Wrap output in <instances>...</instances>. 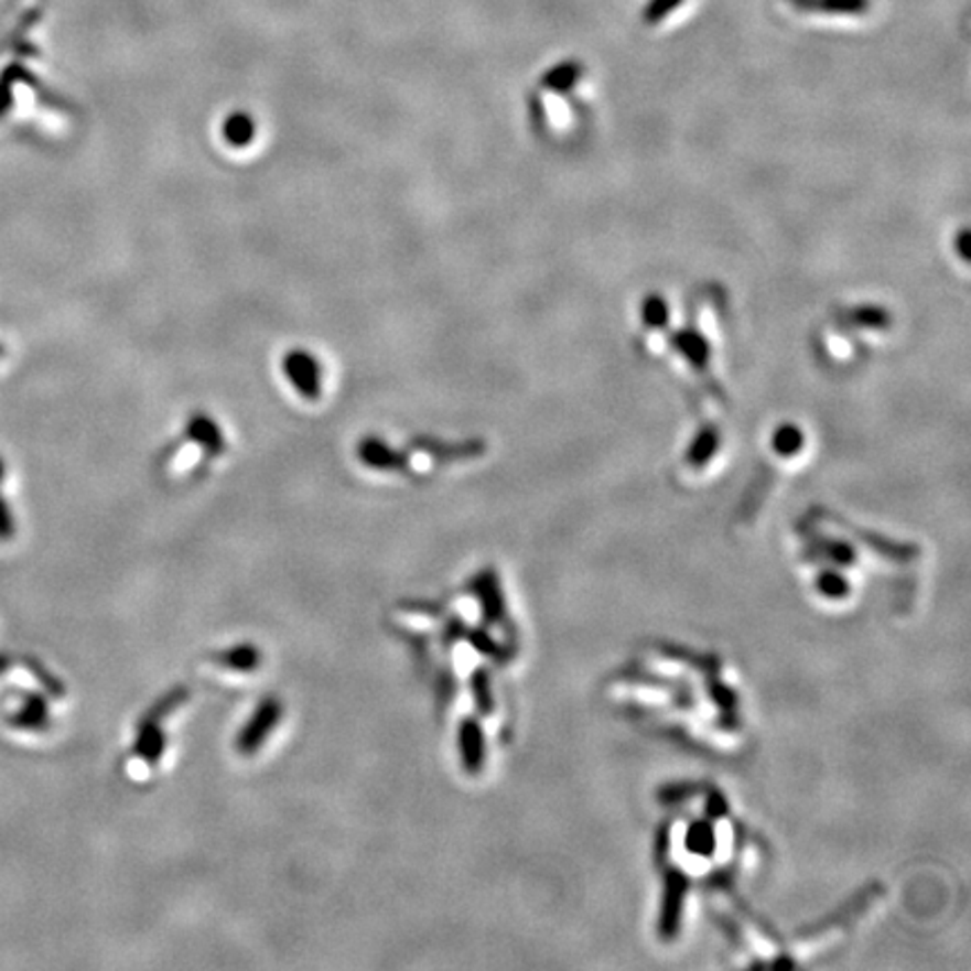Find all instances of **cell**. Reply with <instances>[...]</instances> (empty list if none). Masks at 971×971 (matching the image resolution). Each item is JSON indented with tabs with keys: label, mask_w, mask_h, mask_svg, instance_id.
I'll list each match as a JSON object with an SVG mask.
<instances>
[{
	"label": "cell",
	"mask_w": 971,
	"mask_h": 971,
	"mask_svg": "<svg viewBox=\"0 0 971 971\" xmlns=\"http://www.w3.org/2000/svg\"><path fill=\"white\" fill-rule=\"evenodd\" d=\"M726 324L729 295L724 285H698L681 311V322L675 326L663 356L668 369L687 385L693 401L713 412L726 406V391L720 376Z\"/></svg>",
	"instance_id": "1"
},
{
	"label": "cell",
	"mask_w": 971,
	"mask_h": 971,
	"mask_svg": "<svg viewBox=\"0 0 971 971\" xmlns=\"http://www.w3.org/2000/svg\"><path fill=\"white\" fill-rule=\"evenodd\" d=\"M895 331L893 313L882 304H845L817 328L814 347L823 363L848 369L866 360Z\"/></svg>",
	"instance_id": "2"
},
{
	"label": "cell",
	"mask_w": 971,
	"mask_h": 971,
	"mask_svg": "<svg viewBox=\"0 0 971 971\" xmlns=\"http://www.w3.org/2000/svg\"><path fill=\"white\" fill-rule=\"evenodd\" d=\"M585 66L579 60H564L551 66L529 95L531 125L547 140H564L574 136L587 112L581 95Z\"/></svg>",
	"instance_id": "3"
},
{
	"label": "cell",
	"mask_w": 971,
	"mask_h": 971,
	"mask_svg": "<svg viewBox=\"0 0 971 971\" xmlns=\"http://www.w3.org/2000/svg\"><path fill=\"white\" fill-rule=\"evenodd\" d=\"M675 331V317L670 302L661 293L644 295L639 304L637 347L650 360H663L668 342Z\"/></svg>",
	"instance_id": "4"
},
{
	"label": "cell",
	"mask_w": 971,
	"mask_h": 971,
	"mask_svg": "<svg viewBox=\"0 0 971 971\" xmlns=\"http://www.w3.org/2000/svg\"><path fill=\"white\" fill-rule=\"evenodd\" d=\"M722 450H724L722 423L718 419L704 417L698 423V428L687 445V452H683V456H681V471L693 473V475L709 471L722 456Z\"/></svg>",
	"instance_id": "5"
},
{
	"label": "cell",
	"mask_w": 971,
	"mask_h": 971,
	"mask_svg": "<svg viewBox=\"0 0 971 971\" xmlns=\"http://www.w3.org/2000/svg\"><path fill=\"white\" fill-rule=\"evenodd\" d=\"M281 713H283L281 702H279L277 698H266V700L259 704V709L255 711L252 720H250V722L244 726V731L239 733L237 749H239L241 754H246V756L255 754V752L263 745L266 737L277 729V724H279V720H281Z\"/></svg>",
	"instance_id": "6"
},
{
	"label": "cell",
	"mask_w": 971,
	"mask_h": 971,
	"mask_svg": "<svg viewBox=\"0 0 971 971\" xmlns=\"http://www.w3.org/2000/svg\"><path fill=\"white\" fill-rule=\"evenodd\" d=\"M798 14L812 17H864L871 10V0H787Z\"/></svg>",
	"instance_id": "7"
},
{
	"label": "cell",
	"mask_w": 971,
	"mask_h": 971,
	"mask_svg": "<svg viewBox=\"0 0 971 971\" xmlns=\"http://www.w3.org/2000/svg\"><path fill=\"white\" fill-rule=\"evenodd\" d=\"M285 374L291 376L295 387L306 393L309 398H317L320 393V369L313 356L295 352L285 356Z\"/></svg>",
	"instance_id": "8"
},
{
	"label": "cell",
	"mask_w": 971,
	"mask_h": 971,
	"mask_svg": "<svg viewBox=\"0 0 971 971\" xmlns=\"http://www.w3.org/2000/svg\"><path fill=\"white\" fill-rule=\"evenodd\" d=\"M484 731L477 720L466 718L460 729V752L466 772L477 774L484 765Z\"/></svg>",
	"instance_id": "9"
},
{
	"label": "cell",
	"mask_w": 971,
	"mask_h": 971,
	"mask_svg": "<svg viewBox=\"0 0 971 971\" xmlns=\"http://www.w3.org/2000/svg\"><path fill=\"white\" fill-rule=\"evenodd\" d=\"M164 752V733L158 726V720H149L142 722L140 733H138V742H136V754L147 760L149 765L158 763L160 754Z\"/></svg>",
	"instance_id": "10"
},
{
	"label": "cell",
	"mask_w": 971,
	"mask_h": 971,
	"mask_svg": "<svg viewBox=\"0 0 971 971\" xmlns=\"http://www.w3.org/2000/svg\"><path fill=\"white\" fill-rule=\"evenodd\" d=\"M214 661H216L220 668H227V670H235V672H252V670L259 668L261 655H259L257 646H237V648H230V650H225V652L216 655Z\"/></svg>",
	"instance_id": "11"
},
{
	"label": "cell",
	"mask_w": 971,
	"mask_h": 971,
	"mask_svg": "<svg viewBox=\"0 0 971 971\" xmlns=\"http://www.w3.org/2000/svg\"><path fill=\"white\" fill-rule=\"evenodd\" d=\"M10 722L21 729H32V731L43 729L47 724V706H45L43 698L28 695L23 702V709L17 715H12Z\"/></svg>",
	"instance_id": "12"
},
{
	"label": "cell",
	"mask_w": 971,
	"mask_h": 971,
	"mask_svg": "<svg viewBox=\"0 0 971 971\" xmlns=\"http://www.w3.org/2000/svg\"><path fill=\"white\" fill-rule=\"evenodd\" d=\"M255 136V122L244 116V112H237L230 120L225 122V138L233 142V147H246V142Z\"/></svg>",
	"instance_id": "13"
},
{
	"label": "cell",
	"mask_w": 971,
	"mask_h": 971,
	"mask_svg": "<svg viewBox=\"0 0 971 971\" xmlns=\"http://www.w3.org/2000/svg\"><path fill=\"white\" fill-rule=\"evenodd\" d=\"M471 689H473V695H475L477 709H479L484 715L493 713V691H490V677H488L486 670H477V672L473 675V679H471Z\"/></svg>",
	"instance_id": "14"
},
{
	"label": "cell",
	"mask_w": 971,
	"mask_h": 971,
	"mask_svg": "<svg viewBox=\"0 0 971 971\" xmlns=\"http://www.w3.org/2000/svg\"><path fill=\"white\" fill-rule=\"evenodd\" d=\"M681 6H683V0H650V3L644 8L641 19L646 25L655 28V25H661Z\"/></svg>",
	"instance_id": "15"
},
{
	"label": "cell",
	"mask_w": 971,
	"mask_h": 971,
	"mask_svg": "<svg viewBox=\"0 0 971 971\" xmlns=\"http://www.w3.org/2000/svg\"><path fill=\"white\" fill-rule=\"evenodd\" d=\"M192 434H194L201 443H205L207 447H212V452H218V447H220V436H218V430L214 428V423H209L207 419L198 417V419L192 423Z\"/></svg>",
	"instance_id": "16"
},
{
	"label": "cell",
	"mask_w": 971,
	"mask_h": 971,
	"mask_svg": "<svg viewBox=\"0 0 971 971\" xmlns=\"http://www.w3.org/2000/svg\"><path fill=\"white\" fill-rule=\"evenodd\" d=\"M14 536V522L6 501L0 499V540H10Z\"/></svg>",
	"instance_id": "17"
},
{
	"label": "cell",
	"mask_w": 971,
	"mask_h": 971,
	"mask_svg": "<svg viewBox=\"0 0 971 971\" xmlns=\"http://www.w3.org/2000/svg\"><path fill=\"white\" fill-rule=\"evenodd\" d=\"M6 666H8V657H0V672L6 670Z\"/></svg>",
	"instance_id": "18"
},
{
	"label": "cell",
	"mask_w": 971,
	"mask_h": 971,
	"mask_svg": "<svg viewBox=\"0 0 971 971\" xmlns=\"http://www.w3.org/2000/svg\"><path fill=\"white\" fill-rule=\"evenodd\" d=\"M0 477H3V466H0Z\"/></svg>",
	"instance_id": "19"
}]
</instances>
